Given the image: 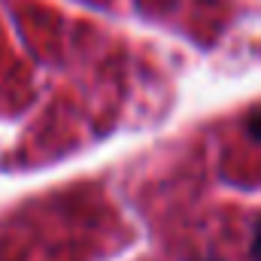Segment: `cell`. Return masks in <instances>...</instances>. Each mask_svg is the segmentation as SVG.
I'll return each instance as SVG.
<instances>
[{
	"label": "cell",
	"instance_id": "cell-1",
	"mask_svg": "<svg viewBox=\"0 0 261 261\" xmlns=\"http://www.w3.org/2000/svg\"><path fill=\"white\" fill-rule=\"evenodd\" d=\"M249 134H252V140L261 143V110H255V113L249 116Z\"/></svg>",
	"mask_w": 261,
	"mask_h": 261
},
{
	"label": "cell",
	"instance_id": "cell-2",
	"mask_svg": "<svg viewBox=\"0 0 261 261\" xmlns=\"http://www.w3.org/2000/svg\"><path fill=\"white\" fill-rule=\"evenodd\" d=\"M252 258L261 261V222L255 225V237H252Z\"/></svg>",
	"mask_w": 261,
	"mask_h": 261
},
{
	"label": "cell",
	"instance_id": "cell-3",
	"mask_svg": "<svg viewBox=\"0 0 261 261\" xmlns=\"http://www.w3.org/2000/svg\"><path fill=\"white\" fill-rule=\"evenodd\" d=\"M206 261H219V258H206Z\"/></svg>",
	"mask_w": 261,
	"mask_h": 261
}]
</instances>
